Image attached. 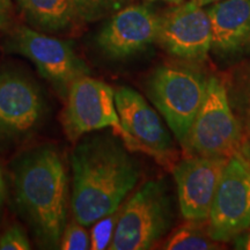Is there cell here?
I'll use <instances>...</instances> for the list:
<instances>
[{
    "instance_id": "1",
    "label": "cell",
    "mask_w": 250,
    "mask_h": 250,
    "mask_svg": "<svg viewBox=\"0 0 250 250\" xmlns=\"http://www.w3.org/2000/svg\"><path fill=\"white\" fill-rule=\"evenodd\" d=\"M129 149L110 136L83 140L71 155L73 219L83 226L114 213L140 177L139 166Z\"/></svg>"
},
{
    "instance_id": "2",
    "label": "cell",
    "mask_w": 250,
    "mask_h": 250,
    "mask_svg": "<svg viewBox=\"0 0 250 250\" xmlns=\"http://www.w3.org/2000/svg\"><path fill=\"white\" fill-rule=\"evenodd\" d=\"M13 184L20 211L35 237L46 248H57L66 227L68 183L64 164L52 146H40L19 158Z\"/></svg>"
},
{
    "instance_id": "3",
    "label": "cell",
    "mask_w": 250,
    "mask_h": 250,
    "mask_svg": "<svg viewBox=\"0 0 250 250\" xmlns=\"http://www.w3.org/2000/svg\"><path fill=\"white\" fill-rule=\"evenodd\" d=\"M249 142L230 108L225 80L208 78L205 99L184 140L187 156L228 158L248 147Z\"/></svg>"
},
{
    "instance_id": "4",
    "label": "cell",
    "mask_w": 250,
    "mask_h": 250,
    "mask_svg": "<svg viewBox=\"0 0 250 250\" xmlns=\"http://www.w3.org/2000/svg\"><path fill=\"white\" fill-rule=\"evenodd\" d=\"M195 64L162 65L149 77L147 94L167 122L171 132L183 145L201 109L208 78Z\"/></svg>"
},
{
    "instance_id": "5",
    "label": "cell",
    "mask_w": 250,
    "mask_h": 250,
    "mask_svg": "<svg viewBox=\"0 0 250 250\" xmlns=\"http://www.w3.org/2000/svg\"><path fill=\"white\" fill-rule=\"evenodd\" d=\"M173 206L162 181H147L122 206L111 250L151 249L169 232Z\"/></svg>"
},
{
    "instance_id": "6",
    "label": "cell",
    "mask_w": 250,
    "mask_h": 250,
    "mask_svg": "<svg viewBox=\"0 0 250 250\" xmlns=\"http://www.w3.org/2000/svg\"><path fill=\"white\" fill-rule=\"evenodd\" d=\"M250 227L249 146L228 159L206 221L217 242H229Z\"/></svg>"
},
{
    "instance_id": "7",
    "label": "cell",
    "mask_w": 250,
    "mask_h": 250,
    "mask_svg": "<svg viewBox=\"0 0 250 250\" xmlns=\"http://www.w3.org/2000/svg\"><path fill=\"white\" fill-rule=\"evenodd\" d=\"M115 104L125 147L151 155L166 166L174 164L177 153L173 138L147 101L138 92L124 86L115 92Z\"/></svg>"
},
{
    "instance_id": "8",
    "label": "cell",
    "mask_w": 250,
    "mask_h": 250,
    "mask_svg": "<svg viewBox=\"0 0 250 250\" xmlns=\"http://www.w3.org/2000/svg\"><path fill=\"white\" fill-rule=\"evenodd\" d=\"M9 50L33 62L41 76L62 95L66 96L74 80L89 73L88 67L78 57L70 43L29 27L20 26L13 31Z\"/></svg>"
},
{
    "instance_id": "9",
    "label": "cell",
    "mask_w": 250,
    "mask_h": 250,
    "mask_svg": "<svg viewBox=\"0 0 250 250\" xmlns=\"http://www.w3.org/2000/svg\"><path fill=\"white\" fill-rule=\"evenodd\" d=\"M62 124L71 142L83 134L112 127L120 136L122 127L115 104V92L101 80L83 76L74 80L66 94Z\"/></svg>"
},
{
    "instance_id": "10",
    "label": "cell",
    "mask_w": 250,
    "mask_h": 250,
    "mask_svg": "<svg viewBox=\"0 0 250 250\" xmlns=\"http://www.w3.org/2000/svg\"><path fill=\"white\" fill-rule=\"evenodd\" d=\"M211 23L195 0L180 2L159 17L156 42L173 57L199 65L211 51Z\"/></svg>"
},
{
    "instance_id": "11",
    "label": "cell",
    "mask_w": 250,
    "mask_h": 250,
    "mask_svg": "<svg viewBox=\"0 0 250 250\" xmlns=\"http://www.w3.org/2000/svg\"><path fill=\"white\" fill-rule=\"evenodd\" d=\"M228 158L187 156L174 167L180 210L187 221L206 223Z\"/></svg>"
},
{
    "instance_id": "12",
    "label": "cell",
    "mask_w": 250,
    "mask_h": 250,
    "mask_svg": "<svg viewBox=\"0 0 250 250\" xmlns=\"http://www.w3.org/2000/svg\"><path fill=\"white\" fill-rule=\"evenodd\" d=\"M44 116V100L35 83L18 71H0V136L20 139L36 130Z\"/></svg>"
},
{
    "instance_id": "13",
    "label": "cell",
    "mask_w": 250,
    "mask_h": 250,
    "mask_svg": "<svg viewBox=\"0 0 250 250\" xmlns=\"http://www.w3.org/2000/svg\"><path fill=\"white\" fill-rule=\"evenodd\" d=\"M159 17L142 5L125 6L112 14L96 37L99 48L112 59L133 56L156 42Z\"/></svg>"
},
{
    "instance_id": "14",
    "label": "cell",
    "mask_w": 250,
    "mask_h": 250,
    "mask_svg": "<svg viewBox=\"0 0 250 250\" xmlns=\"http://www.w3.org/2000/svg\"><path fill=\"white\" fill-rule=\"evenodd\" d=\"M211 23V51L220 58L250 52V0H219L206 9Z\"/></svg>"
},
{
    "instance_id": "15",
    "label": "cell",
    "mask_w": 250,
    "mask_h": 250,
    "mask_svg": "<svg viewBox=\"0 0 250 250\" xmlns=\"http://www.w3.org/2000/svg\"><path fill=\"white\" fill-rule=\"evenodd\" d=\"M24 18L41 30H66L78 18L73 0H15Z\"/></svg>"
},
{
    "instance_id": "16",
    "label": "cell",
    "mask_w": 250,
    "mask_h": 250,
    "mask_svg": "<svg viewBox=\"0 0 250 250\" xmlns=\"http://www.w3.org/2000/svg\"><path fill=\"white\" fill-rule=\"evenodd\" d=\"M228 101L235 115L243 134L250 138V62L241 65L233 72L229 79L225 80Z\"/></svg>"
},
{
    "instance_id": "17",
    "label": "cell",
    "mask_w": 250,
    "mask_h": 250,
    "mask_svg": "<svg viewBox=\"0 0 250 250\" xmlns=\"http://www.w3.org/2000/svg\"><path fill=\"white\" fill-rule=\"evenodd\" d=\"M204 223L188 221L187 225L180 227L171 234L164 249L168 250H210L218 249V243L212 240L201 225Z\"/></svg>"
},
{
    "instance_id": "18",
    "label": "cell",
    "mask_w": 250,
    "mask_h": 250,
    "mask_svg": "<svg viewBox=\"0 0 250 250\" xmlns=\"http://www.w3.org/2000/svg\"><path fill=\"white\" fill-rule=\"evenodd\" d=\"M131 0H73L77 17L85 22H94L111 17Z\"/></svg>"
},
{
    "instance_id": "19",
    "label": "cell",
    "mask_w": 250,
    "mask_h": 250,
    "mask_svg": "<svg viewBox=\"0 0 250 250\" xmlns=\"http://www.w3.org/2000/svg\"><path fill=\"white\" fill-rule=\"evenodd\" d=\"M118 215H120V208L114 213L101 218L95 223L92 230V241H90V248L94 250H101L109 248L114 237L115 229H116Z\"/></svg>"
},
{
    "instance_id": "20",
    "label": "cell",
    "mask_w": 250,
    "mask_h": 250,
    "mask_svg": "<svg viewBox=\"0 0 250 250\" xmlns=\"http://www.w3.org/2000/svg\"><path fill=\"white\" fill-rule=\"evenodd\" d=\"M59 246L64 250H87L90 248L89 236L83 225L73 219L65 227Z\"/></svg>"
},
{
    "instance_id": "21",
    "label": "cell",
    "mask_w": 250,
    "mask_h": 250,
    "mask_svg": "<svg viewBox=\"0 0 250 250\" xmlns=\"http://www.w3.org/2000/svg\"><path fill=\"white\" fill-rule=\"evenodd\" d=\"M30 243L24 230L18 225L8 227L0 236V250H29Z\"/></svg>"
},
{
    "instance_id": "22",
    "label": "cell",
    "mask_w": 250,
    "mask_h": 250,
    "mask_svg": "<svg viewBox=\"0 0 250 250\" xmlns=\"http://www.w3.org/2000/svg\"><path fill=\"white\" fill-rule=\"evenodd\" d=\"M12 19L11 0H0V29L7 27Z\"/></svg>"
},
{
    "instance_id": "23",
    "label": "cell",
    "mask_w": 250,
    "mask_h": 250,
    "mask_svg": "<svg viewBox=\"0 0 250 250\" xmlns=\"http://www.w3.org/2000/svg\"><path fill=\"white\" fill-rule=\"evenodd\" d=\"M234 241H235V249L250 250V227L235 237Z\"/></svg>"
},
{
    "instance_id": "24",
    "label": "cell",
    "mask_w": 250,
    "mask_h": 250,
    "mask_svg": "<svg viewBox=\"0 0 250 250\" xmlns=\"http://www.w3.org/2000/svg\"><path fill=\"white\" fill-rule=\"evenodd\" d=\"M5 198H6V187H5L4 176H2L1 168H0V213H1L2 208H4Z\"/></svg>"
},
{
    "instance_id": "25",
    "label": "cell",
    "mask_w": 250,
    "mask_h": 250,
    "mask_svg": "<svg viewBox=\"0 0 250 250\" xmlns=\"http://www.w3.org/2000/svg\"><path fill=\"white\" fill-rule=\"evenodd\" d=\"M195 1L201 6H206V5L213 4V2H217V1H219V0H195Z\"/></svg>"
},
{
    "instance_id": "26",
    "label": "cell",
    "mask_w": 250,
    "mask_h": 250,
    "mask_svg": "<svg viewBox=\"0 0 250 250\" xmlns=\"http://www.w3.org/2000/svg\"><path fill=\"white\" fill-rule=\"evenodd\" d=\"M149 1H166V2H171V4H180L182 2V0H149Z\"/></svg>"
},
{
    "instance_id": "27",
    "label": "cell",
    "mask_w": 250,
    "mask_h": 250,
    "mask_svg": "<svg viewBox=\"0 0 250 250\" xmlns=\"http://www.w3.org/2000/svg\"><path fill=\"white\" fill-rule=\"evenodd\" d=\"M249 155H250V138H249Z\"/></svg>"
}]
</instances>
